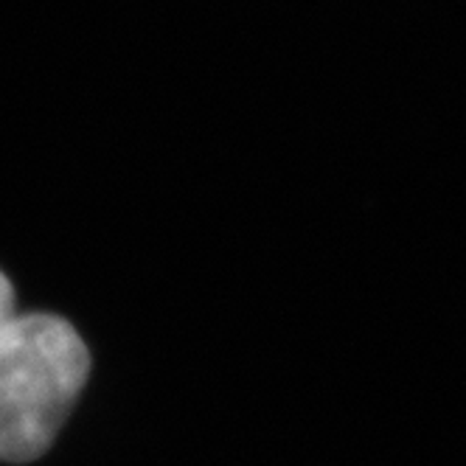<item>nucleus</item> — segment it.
Instances as JSON below:
<instances>
[{"mask_svg": "<svg viewBox=\"0 0 466 466\" xmlns=\"http://www.w3.org/2000/svg\"><path fill=\"white\" fill-rule=\"evenodd\" d=\"M90 374L79 331L56 315H17L0 338V461L48 452Z\"/></svg>", "mask_w": 466, "mask_h": 466, "instance_id": "obj_1", "label": "nucleus"}, {"mask_svg": "<svg viewBox=\"0 0 466 466\" xmlns=\"http://www.w3.org/2000/svg\"><path fill=\"white\" fill-rule=\"evenodd\" d=\"M15 318H17L15 287H12V281L6 279V273L0 270V338H4V331L15 323Z\"/></svg>", "mask_w": 466, "mask_h": 466, "instance_id": "obj_2", "label": "nucleus"}]
</instances>
